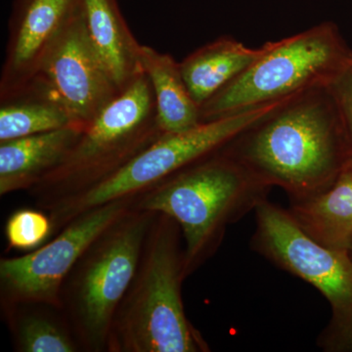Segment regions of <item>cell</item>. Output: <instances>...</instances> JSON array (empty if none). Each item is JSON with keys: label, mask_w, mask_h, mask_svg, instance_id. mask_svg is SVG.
I'll return each mask as SVG.
<instances>
[{"label": "cell", "mask_w": 352, "mask_h": 352, "mask_svg": "<svg viewBox=\"0 0 352 352\" xmlns=\"http://www.w3.org/2000/svg\"><path fill=\"white\" fill-rule=\"evenodd\" d=\"M287 210L312 239L347 251L352 242V161L327 189L307 200L289 203Z\"/></svg>", "instance_id": "cell-15"}, {"label": "cell", "mask_w": 352, "mask_h": 352, "mask_svg": "<svg viewBox=\"0 0 352 352\" xmlns=\"http://www.w3.org/2000/svg\"><path fill=\"white\" fill-rule=\"evenodd\" d=\"M227 147L289 203L330 187L352 161L330 85L305 90L254 124Z\"/></svg>", "instance_id": "cell-1"}, {"label": "cell", "mask_w": 352, "mask_h": 352, "mask_svg": "<svg viewBox=\"0 0 352 352\" xmlns=\"http://www.w3.org/2000/svg\"><path fill=\"white\" fill-rule=\"evenodd\" d=\"M347 252H349V256H351L352 261V242L351 245H349V250H347Z\"/></svg>", "instance_id": "cell-21"}, {"label": "cell", "mask_w": 352, "mask_h": 352, "mask_svg": "<svg viewBox=\"0 0 352 352\" xmlns=\"http://www.w3.org/2000/svg\"><path fill=\"white\" fill-rule=\"evenodd\" d=\"M83 131L68 126L0 142V195L34 188L62 163Z\"/></svg>", "instance_id": "cell-13"}, {"label": "cell", "mask_w": 352, "mask_h": 352, "mask_svg": "<svg viewBox=\"0 0 352 352\" xmlns=\"http://www.w3.org/2000/svg\"><path fill=\"white\" fill-rule=\"evenodd\" d=\"M140 61L151 83L157 124L163 133L189 131L203 122L200 106L190 94L175 58L141 44Z\"/></svg>", "instance_id": "cell-16"}, {"label": "cell", "mask_w": 352, "mask_h": 352, "mask_svg": "<svg viewBox=\"0 0 352 352\" xmlns=\"http://www.w3.org/2000/svg\"><path fill=\"white\" fill-rule=\"evenodd\" d=\"M25 305L6 310L16 346L21 352H76L80 349L69 323Z\"/></svg>", "instance_id": "cell-18"}, {"label": "cell", "mask_w": 352, "mask_h": 352, "mask_svg": "<svg viewBox=\"0 0 352 352\" xmlns=\"http://www.w3.org/2000/svg\"><path fill=\"white\" fill-rule=\"evenodd\" d=\"M34 78L50 88L82 129L122 92L88 43L82 7Z\"/></svg>", "instance_id": "cell-10"}, {"label": "cell", "mask_w": 352, "mask_h": 352, "mask_svg": "<svg viewBox=\"0 0 352 352\" xmlns=\"http://www.w3.org/2000/svg\"><path fill=\"white\" fill-rule=\"evenodd\" d=\"M266 47V43L248 47L231 36H220L184 58L180 69L196 103L201 108L258 60Z\"/></svg>", "instance_id": "cell-14"}, {"label": "cell", "mask_w": 352, "mask_h": 352, "mask_svg": "<svg viewBox=\"0 0 352 352\" xmlns=\"http://www.w3.org/2000/svg\"><path fill=\"white\" fill-rule=\"evenodd\" d=\"M346 129L352 157V63L330 85Z\"/></svg>", "instance_id": "cell-20"}, {"label": "cell", "mask_w": 352, "mask_h": 352, "mask_svg": "<svg viewBox=\"0 0 352 352\" xmlns=\"http://www.w3.org/2000/svg\"><path fill=\"white\" fill-rule=\"evenodd\" d=\"M80 7L82 0H14L0 74V100L36 78Z\"/></svg>", "instance_id": "cell-11"}, {"label": "cell", "mask_w": 352, "mask_h": 352, "mask_svg": "<svg viewBox=\"0 0 352 352\" xmlns=\"http://www.w3.org/2000/svg\"><path fill=\"white\" fill-rule=\"evenodd\" d=\"M293 96L221 119L203 122L189 131L162 134L105 182L48 208L54 227L53 234L91 208L113 201L135 198L178 171L219 151Z\"/></svg>", "instance_id": "cell-7"}, {"label": "cell", "mask_w": 352, "mask_h": 352, "mask_svg": "<svg viewBox=\"0 0 352 352\" xmlns=\"http://www.w3.org/2000/svg\"><path fill=\"white\" fill-rule=\"evenodd\" d=\"M184 248L177 222L156 214L138 272L113 320L107 352H208L185 314Z\"/></svg>", "instance_id": "cell-3"}, {"label": "cell", "mask_w": 352, "mask_h": 352, "mask_svg": "<svg viewBox=\"0 0 352 352\" xmlns=\"http://www.w3.org/2000/svg\"><path fill=\"white\" fill-rule=\"evenodd\" d=\"M134 198L91 208L65 226L56 237L25 256L0 259V293L4 311L41 305L61 311L67 277L88 247L132 208Z\"/></svg>", "instance_id": "cell-9"}, {"label": "cell", "mask_w": 352, "mask_h": 352, "mask_svg": "<svg viewBox=\"0 0 352 352\" xmlns=\"http://www.w3.org/2000/svg\"><path fill=\"white\" fill-rule=\"evenodd\" d=\"M156 214L132 208L88 247L62 289V308L80 349L107 351L113 320L138 272Z\"/></svg>", "instance_id": "cell-5"}, {"label": "cell", "mask_w": 352, "mask_h": 352, "mask_svg": "<svg viewBox=\"0 0 352 352\" xmlns=\"http://www.w3.org/2000/svg\"><path fill=\"white\" fill-rule=\"evenodd\" d=\"M227 145L134 198L133 208L177 222L186 277L214 256L227 228L254 212L273 188Z\"/></svg>", "instance_id": "cell-2"}, {"label": "cell", "mask_w": 352, "mask_h": 352, "mask_svg": "<svg viewBox=\"0 0 352 352\" xmlns=\"http://www.w3.org/2000/svg\"><path fill=\"white\" fill-rule=\"evenodd\" d=\"M162 134L151 83L142 73L94 118L62 163L28 192L47 210L107 180Z\"/></svg>", "instance_id": "cell-4"}, {"label": "cell", "mask_w": 352, "mask_h": 352, "mask_svg": "<svg viewBox=\"0 0 352 352\" xmlns=\"http://www.w3.org/2000/svg\"><path fill=\"white\" fill-rule=\"evenodd\" d=\"M82 18L88 43L120 91L144 73L138 43L118 0H82Z\"/></svg>", "instance_id": "cell-12"}, {"label": "cell", "mask_w": 352, "mask_h": 352, "mask_svg": "<svg viewBox=\"0 0 352 352\" xmlns=\"http://www.w3.org/2000/svg\"><path fill=\"white\" fill-rule=\"evenodd\" d=\"M266 45L258 60L201 106V122L330 85L352 63V51L333 22Z\"/></svg>", "instance_id": "cell-6"}, {"label": "cell", "mask_w": 352, "mask_h": 352, "mask_svg": "<svg viewBox=\"0 0 352 352\" xmlns=\"http://www.w3.org/2000/svg\"><path fill=\"white\" fill-rule=\"evenodd\" d=\"M252 249L327 300L331 318L317 346L325 352H352V261L347 251L320 244L296 223L288 210L265 200L254 210Z\"/></svg>", "instance_id": "cell-8"}, {"label": "cell", "mask_w": 352, "mask_h": 352, "mask_svg": "<svg viewBox=\"0 0 352 352\" xmlns=\"http://www.w3.org/2000/svg\"><path fill=\"white\" fill-rule=\"evenodd\" d=\"M68 126H76L68 111L36 78L0 100V142Z\"/></svg>", "instance_id": "cell-17"}, {"label": "cell", "mask_w": 352, "mask_h": 352, "mask_svg": "<svg viewBox=\"0 0 352 352\" xmlns=\"http://www.w3.org/2000/svg\"><path fill=\"white\" fill-rule=\"evenodd\" d=\"M50 215L38 210L21 208L7 220L6 237L10 249L31 251L41 247L53 234Z\"/></svg>", "instance_id": "cell-19"}]
</instances>
